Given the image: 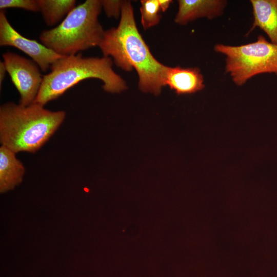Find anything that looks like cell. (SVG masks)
Returning <instances> with one entry per match:
<instances>
[{"mask_svg": "<svg viewBox=\"0 0 277 277\" xmlns=\"http://www.w3.org/2000/svg\"><path fill=\"white\" fill-rule=\"evenodd\" d=\"M175 23L185 25L199 18L212 19L222 15L227 4L225 0H179Z\"/></svg>", "mask_w": 277, "mask_h": 277, "instance_id": "8", "label": "cell"}, {"mask_svg": "<svg viewBox=\"0 0 277 277\" xmlns=\"http://www.w3.org/2000/svg\"><path fill=\"white\" fill-rule=\"evenodd\" d=\"M7 72L20 95L19 104L34 103L41 88L43 76L38 65L32 60L7 52L2 55Z\"/></svg>", "mask_w": 277, "mask_h": 277, "instance_id": "6", "label": "cell"}, {"mask_svg": "<svg viewBox=\"0 0 277 277\" xmlns=\"http://www.w3.org/2000/svg\"><path fill=\"white\" fill-rule=\"evenodd\" d=\"M39 12L48 26L62 22L75 7V0H37Z\"/></svg>", "mask_w": 277, "mask_h": 277, "instance_id": "12", "label": "cell"}, {"mask_svg": "<svg viewBox=\"0 0 277 277\" xmlns=\"http://www.w3.org/2000/svg\"><path fill=\"white\" fill-rule=\"evenodd\" d=\"M25 172L22 162L16 153L8 148L0 147V191L6 192L19 184Z\"/></svg>", "mask_w": 277, "mask_h": 277, "instance_id": "11", "label": "cell"}, {"mask_svg": "<svg viewBox=\"0 0 277 277\" xmlns=\"http://www.w3.org/2000/svg\"><path fill=\"white\" fill-rule=\"evenodd\" d=\"M103 56L110 57L116 66L138 77V88L144 92L159 94L165 86L168 67L152 54L140 34L131 3L124 1L119 24L104 31L99 44Z\"/></svg>", "mask_w": 277, "mask_h": 277, "instance_id": "1", "label": "cell"}, {"mask_svg": "<svg viewBox=\"0 0 277 277\" xmlns=\"http://www.w3.org/2000/svg\"><path fill=\"white\" fill-rule=\"evenodd\" d=\"M8 8H21L31 12H39L37 0H1V10Z\"/></svg>", "mask_w": 277, "mask_h": 277, "instance_id": "14", "label": "cell"}, {"mask_svg": "<svg viewBox=\"0 0 277 277\" xmlns=\"http://www.w3.org/2000/svg\"><path fill=\"white\" fill-rule=\"evenodd\" d=\"M7 72L6 68L4 62H0V87L1 88L3 82L4 81L6 72Z\"/></svg>", "mask_w": 277, "mask_h": 277, "instance_id": "17", "label": "cell"}, {"mask_svg": "<svg viewBox=\"0 0 277 277\" xmlns=\"http://www.w3.org/2000/svg\"><path fill=\"white\" fill-rule=\"evenodd\" d=\"M159 4L161 11L165 12L169 7L171 3L172 2L171 0H158Z\"/></svg>", "mask_w": 277, "mask_h": 277, "instance_id": "16", "label": "cell"}, {"mask_svg": "<svg viewBox=\"0 0 277 277\" xmlns=\"http://www.w3.org/2000/svg\"><path fill=\"white\" fill-rule=\"evenodd\" d=\"M158 0L141 1V21L144 29L157 25L161 18Z\"/></svg>", "mask_w": 277, "mask_h": 277, "instance_id": "13", "label": "cell"}, {"mask_svg": "<svg viewBox=\"0 0 277 277\" xmlns=\"http://www.w3.org/2000/svg\"><path fill=\"white\" fill-rule=\"evenodd\" d=\"M113 62L110 57H83L80 53L62 56L51 65L50 72L43 75L34 103L44 106L79 82L90 78L102 81L103 88L107 92L124 91L127 88L126 83L113 70Z\"/></svg>", "mask_w": 277, "mask_h": 277, "instance_id": "3", "label": "cell"}, {"mask_svg": "<svg viewBox=\"0 0 277 277\" xmlns=\"http://www.w3.org/2000/svg\"><path fill=\"white\" fill-rule=\"evenodd\" d=\"M204 82L203 75L198 67H168L165 86H168L177 95L189 94L203 90Z\"/></svg>", "mask_w": 277, "mask_h": 277, "instance_id": "9", "label": "cell"}, {"mask_svg": "<svg viewBox=\"0 0 277 277\" xmlns=\"http://www.w3.org/2000/svg\"><path fill=\"white\" fill-rule=\"evenodd\" d=\"M253 22L249 33L258 27L277 44V0H251Z\"/></svg>", "mask_w": 277, "mask_h": 277, "instance_id": "10", "label": "cell"}, {"mask_svg": "<svg viewBox=\"0 0 277 277\" xmlns=\"http://www.w3.org/2000/svg\"><path fill=\"white\" fill-rule=\"evenodd\" d=\"M214 50L225 56V72L237 86L258 74L277 75V44L262 35L254 42L240 46L216 44Z\"/></svg>", "mask_w": 277, "mask_h": 277, "instance_id": "5", "label": "cell"}, {"mask_svg": "<svg viewBox=\"0 0 277 277\" xmlns=\"http://www.w3.org/2000/svg\"><path fill=\"white\" fill-rule=\"evenodd\" d=\"M124 1L101 0L104 12L108 17L118 18L121 16Z\"/></svg>", "mask_w": 277, "mask_h": 277, "instance_id": "15", "label": "cell"}, {"mask_svg": "<svg viewBox=\"0 0 277 277\" xmlns=\"http://www.w3.org/2000/svg\"><path fill=\"white\" fill-rule=\"evenodd\" d=\"M102 9L100 0L75 6L57 26L41 32V43L62 56L98 46L105 31L98 19Z\"/></svg>", "mask_w": 277, "mask_h": 277, "instance_id": "4", "label": "cell"}, {"mask_svg": "<svg viewBox=\"0 0 277 277\" xmlns=\"http://www.w3.org/2000/svg\"><path fill=\"white\" fill-rule=\"evenodd\" d=\"M63 110L51 111L33 103L12 102L0 106V142L15 153H34L54 134L66 117Z\"/></svg>", "mask_w": 277, "mask_h": 277, "instance_id": "2", "label": "cell"}, {"mask_svg": "<svg viewBox=\"0 0 277 277\" xmlns=\"http://www.w3.org/2000/svg\"><path fill=\"white\" fill-rule=\"evenodd\" d=\"M0 46H11L29 56L43 72L63 56L59 55L34 39L26 38L10 24L5 11H0Z\"/></svg>", "mask_w": 277, "mask_h": 277, "instance_id": "7", "label": "cell"}]
</instances>
